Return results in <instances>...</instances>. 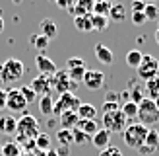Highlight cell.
<instances>
[{"instance_id": "d6986e66", "label": "cell", "mask_w": 159, "mask_h": 156, "mask_svg": "<svg viewBox=\"0 0 159 156\" xmlns=\"http://www.w3.org/2000/svg\"><path fill=\"white\" fill-rule=\"evenodd\" d=\"M16 123H18V119H16L14 115H0V133L2 135H14L16 133Z\"/></svg>"}, {"instance_id": "ba28073f", "label": "cell", "mask_w": 159, "mask_h": 156, "mask_svg": "<svg viewBox=\"0 0 159 156\" xmlns=\"http://www.w3.org/2000/svg\"><path fill=\"white\" fill-rule=\"evenodd\" d=\"M138 80H149L159 74V61L153 57V55H144L142 57V62L138 65Z\"/></svg>"}, {"instance_id": "e575fe53", "label": "cell", "mask_w": 159, "mask_h": 156, "mask_svg": "<svg viewBox=\"0 0 159 156\" xmlns=\"http://www.w3.org/2000/svg\"><path fill=\"white\" fill-rule=\"evenodd\" d=\"M109 10H111V4H109V2H105V0H97V2H95V6H93V12H91V14L105 16V18H107Z\"/></svg>"}, {"instance_id": "8d00e7d4", "label": "cell", "mask_w": 159, "mask_h": 156, "mask_svg": "<svg viewBox=\"0 0 159 156\" xmlns=\"http://www.w3.org/2000/svg\"><path fill=\"white\" fill-rule=\"evenodd\" d=\"M33 140H35V146H37V148H43V150H47V148L51 146V137L45 135V133H39Z\"/></svg>"}, {"instance_id": "4dcf8cb0", "label": "cell", "mask_w": 159, "mask_h": 156, "mask_svg": "<svg viewBox=\"0 0 159 156\" xmlns=\"http://www.w3.org/2000/svg\"><path fill=\"white\" fill-rule=\"evenodd\" d=\"M57 140L62 146L72 144V129H58L57 131Z\"/></svg>"}, {"instance_id": "836d02e7", "label": "cell", "mask_w": 159, "mask_h": 156, "mask_svg": "<svg viewBox=\"0 0 159 156\" xmlns=\"http://www.w3.org/2000/svg\"><path fill=\"white\" fill-rule=\"evenodd\" d=\"M89 140H91V137H87L85 133H82L80 129H76V127L72 129V143L74 144H87Z\"/></svg>"}, {"instance_id": "3957f363", "label": "cell", "mask_w": 159, "mask_h": 156, "mask_svg": "<svg viewBox=\"0 0 159 156\" xmlns=\"http://www.w3.org/2000/svg\"><path fill=\"white\" fill-rule=\"evenodd\" d=\"M136 121L146 125L149 129L152 125H157L159 123V109L155 107V101L153 100H148L144 98L138 104V115H136Z\"/></svg>"}, {"instance_id": "7bdbcfd3", "label": "cell", "mask_w": 159, "mask_h": 156, "mask_svg": "<svg viewBox=\"0 0 159 156\" xmlns=\"http://www.w3.org/2000/svg\"><path fill=\"white\" fill-rule=\"evenodd\" d=\"M105 101H111V104H118V105H120V96H118V92H115V90H107Z\"/></svg>"}, {"instance_id": "ffe728a7", "label": "cell", "mask_w": 159, "mask_h": 156, "mask_svg": "<svg viewBox=\"0 0 159 156\" xmlns=\"http://www.w3.org/2000/svg\"><path fill=\"white\" fill-rule=\"evenodd\" d=\"M107 18H109V22H116V23L124 22V18H126V8H124V4H118V2L111 4V10L107 14Z\"/></svg>"}, {"instance_id": "d6a6232c", "label": "cell", "mask_w": 159, "mask_h": 156, "mask_svg": "<svg viewBox=\"0 0 159 156\" xmlns=\"http://www.w3.org/2000/svg\"><path fill=\"white\" fill-rule=\"evenodd\" d=\"M144 16H146L148 22H155V20H159V8H157V4H146V8H144Z\"/></svg>"}, {"instance_id": "db71d44e", "label": "cell", "mask_w": 159, "mask_h": 156, "mask_svg": "<svg viewBox=\"0 0 159 156\" xmlns=\"http://www.w3.org/2000/svg\"><path fill=\"white\" fill-rule=\"evenodd\" d=\"M12 2H14V4H21V0H12Z\"/></svg>"}, {"instance_id": "4316f807", "label": "cell", "mask_w": 159, "mask_h": 156, "mask_svg": "<svg viewBox=\"0 0 159 156\" xmlns=\"http://www.w3.org/2000/svg\"><path fill=\"white\" fill-rule=\"evenodd\" d=\"M29 45L33 47V49H37V51H45L47 47H49V39L45 35H41V33H35V35L29 37Z\"/></svg>"}, {"instance_id": "277c9868", "label": "cell", "mask_w": 159, "mask_h": 156, "mask_svg": "<svg viewBox=\"0 0 159 156\" xmlns=\"http://www.w3.org/2000/svg\"><path fill=\"white\" fill-rule=\"evenodd\" d=\"M23 76V62L20 59H8L4 65H0V82H18Z\"/></svg>"}, {"instance_id": "30bf717a", "label": "cell", "mask_w": 159, "mask_h": 156, "mask_svg": "<svg viewBox=\"0 0 159 156\" xmlns=\"http://www.w3.org/2000/svg\"><path fill=\"white\" fill-rule=\"evenodd\" d=\"M105 80H107V76L101 72V70H85V74H84V84H85V88H89V90H101L103 86H105Z\"/></svg>"}, {"instance_id": "e0dca14e", "label": "cell", "mask_w": 159, "mask_h": 156, "mask_svg": "<svg viewBox=\"0 0 159 156\" xmlns=\"http://www.w3.org/2000/svg\"><path fill=\"white\" fill-rule=\"evenodd\" d=\"M76 129H80L82 133H85L87 137H93L95 133L101 129V123L97 119H80L78 125H76Z\"/></svg>"}, {"instance_id": "816d5d0a", "label": "cell", "mask_w": 159, "mask_h": 156, "mask_svg": "<svg viewBox=\"0 0 159 156\" xmlns=\"http://www.w3.org/2000/svg\"><path fill=\"white\" fill-rule=\"evenodd\" d=\"M146 2H148V4H155V2H157V0H146Z\"/></svg>"}, {"instance_id": "d590c367", "label": "cell", "mask_w": 159, "mask_h": 156, "mask_svg": "<svg viewBox=\"0 0 159 156\" xmlns=\"http://www.w3.org/2000/svg\"><path fill=\"white\" fill-rule=\"evenodd\" d=\"M2 154L4 156H20V144L10 140V143H6L2 146Z\"/></svg>"}, {"instance_id": "8fae6325", "label": "cell", "mask_w": 159, "mask_h": 156, "mask_svg": "<svg viewBox=\"0 0 159 156\" xmlns=\"http://www.w3.org/2000/svg\"><path fill=\"white\" fill-rule=\"evenodd\" d=\"M35 66L39 70V74H43V76H52L57 72V65L52 62V59L43 55V53H39L35 57Z\"/></svg>"}, {"instance_id": "cb8c5ba5", "label": "cell", "mask_w": 159, "mask_h": 156, "mask_svg": "<svg viewBox=\"0 0 159 156\" xmlns=\"http://www.w3.org/2000/svg\"><path fill=\"white\" fill-rule=\"evenodd\" d=\"M89 22H91V29L93 31H105L107 26H109V18L97 16V14H89Z\"/></svg>"}, {"instance_id": "d4e9b609", "label": "cell", "mask_w": 159, "mask_h": 156, "mask_svg": "<svg viewBox=\"0 0 159 156\" xmlns=\"http://www.w3.org/2000/svg\"><path fill=\"white\" fill-rule=\"evenodd\" d=\"M120 111L122 115L128 119V123L136 121V115H138V105L132 104V101H126V104H120Z\"/></svg>"}, {"instance_id": "ee69618b", "label": "cell", "mask_w": 159, "mask_h": 156, "mask_svg": "<svg viewBox=\"0 0 159 156\" xmlns=\"http://www.w3.org/2000/svg\"><path fill=\"white\" fill-rule=\"evenodd\" d=\"M52 2L57 4L58 8H62V10H68L70 12V10H72V6L76 4V0H52Z\"/></svg>"}, {"instance_id": "8992f818", "label": "cell", "mask_w": 159, "mask_h": 156, "mask_svg": "<svg viewBox=\"0 0 159 156\" xmlns=\"http://www.w3.org/2000/svg\"><path fill=\"white\" fill-rule=\"evenodd\" d=\"M80 105H82V101H80V98L76 96L74 92H64V94H60V96H58L57 101H54L52 113L54 115H60V113H64V111H76Z\"/></svg>"}, {"instance_id": "6da1fadb", "label": "cell", "mask_w": 159, "mask_h": 156, "mask_svg": "<svg viewBox=\"0 0 159 156\" xmlns=\"http://www.w3.org/2000/svg\"><path fill=\"white\" fill-rule=\"evenodd\" d=\"M146 135H148V127H146V125H142V123H138V121L128 123V125H126V129L122 131V139H124L126 146L134 148V150H138V148L144 144Z\"/></svg>"}, {"instance_id": "f5cc1de1", "label": "cell", "mask_w": 159, "mask_h": 156, "mask_svg": "<svg viewBox=\"0 0 159 156\" xmlns=\"http://www.w3.org/2000/svg\"><path fill=\"white\" fill-rule=\"evenodd\" d=\"M155 107H157V109H159V98H157V100H155Z\"/></svg>"}, {"instance_id": "60d3db41", "label": "cell", "mask_w": 159, "mask_h": 156, "mask_svg": "<svg viewBox=\"0 0 159 156\" xmlns=\"http://www.w3.org/2000/svg\"><path fill=\"white\" fill-rule=\"evenodd\" d=\"M78 66H85L84 59H80V57H70V59L66 61V70H70V68H78Z\"/></svg>"}, {"instance_id": "ab89813d", "label": "cell", "mask_w": 159, "mask_h": 156, "mask_svg": "<svg viewBox=\"0 0 159 156\" xmlns=\"http://www.w3.org/2000/svg\"><path fill=\"white\" fill-rule=\"evenodd\" d=\"M130 20H132L134 26H144V23L148 22L146 16H144V12H132L130 14Z\"/></svg>"}, {"instance_id": "b9f144b4", "label": "cell", "mask_w": 159, "mask_h": 156, "mask_svg": "<svg viewBox=\"0 0 159 156\" xmlns=\"http://www.w3.org/2000/svg\"><path fill=\"white\" fill-rule=\"evenodd\" d=\"M146 0H132L130 2V14L132 12H144V8H146Z\"/></svg>"}, {"instance_id": "5b68a950", "label": "cell", "mask_w": 159, "mask_h": 156, "mask_svg": "<svg viewBox=\"0 0 159 156\" xmlns=\"http://www.w3.org/2000/svg\"><path fill=\"white\" fill-rule=\"evenodd\" d=\"M101 125H103V129H107V131L111 133V135H113V133H120V135H122V131L126 129V125H128V119L122 115L120 107H118L116 111L103 113V121H101Z\"/></svg>"}, {"instance_id": "484cf974", "label": "cell", "mask_w": 159, "mask_h": 156, "mask_svg": "<svg viewBox=\"0 0 159 156\" xmlns=\"http://www.w3.org/2000/svg\"><path fill=\"white\" fill-rule=\"evenodd\" d=\"M128 92H130V101H132V104H136V105H138L140 101L146 98V96H144V90H142L140 86H138V82H136V80H132V82H130Z\"/></svg>"}, {"instance_id": "83f0119b", "label": "cell", "mask_w": 159, "mask_h": 156, "mask_svg": "<svg viewBox=\"0 0 159 156\" xmlns=\"http://www.w3.org/2000/svg\"><path fill=\"white\" fill-rule=\"evenodd\" d=\"M142 57H144V53L140 49H130L126 53V65L132 66V68H138V65L142 62Z\"/></svg>"}, {"instance_id": "f35d334b", "label": "cell", "mask_w": 159, "mask_h": 156, "mask_svg": "<svg viewBox=\"0 0 159 156\" xmlns=\"http://www.w3.org/2000/svg\"><path fill=\"white\" fill-rule=\"evenodd\" d=\"M99 156H124L122 150L118 146H113V144H109L107 148H103V150L99 152Z\"/></svg>"}, {"instance_id": "bcb514c9", "label": "cell", "mask_w": 159, "mask_h": 156, "mask_svg": "<svg viewBox=\"0 0 159 156\" xmlns=\"http://www.w3.org/2000/svg\"><path fill=\"white\" fill-rule=\"evenodd\" d=\"M6 109V90L0 88V111Z\"/></svg>"}, {"instance_id": "f546056e", "label": "cell", "mask_w": 159, "mask_h": 156, "mask_svg": "<svg viewBox=\"0 0 159 156\" xmlns=\"http://www.w3.org/2000/svg\"><path fill=\"white\" fill-rule=\"evenodd\" d=\"M144 144L149 146V148H153V150H157V144H159V133H157V129H153V127L148 129V135H146Z\"/></svg>"}, {"instance_id": "44dd1931", "label": "cell", "mask_w": 159, "mask_h": 156, "mask_svg": "<svg viewBox=\"0 0 159 156\" xmlns=\"http://www.w3.org/2000/svg\"><path fill=\"white\" fill-rule=\"evenodd\" d=\"M97 111L99 109L93 104H82L76 109V115H78V119H97Z\"/></svg>"}, {"instance_id": "ac0fdd59", "label": "cell", "mask_w": 159, "mask_h": 156, "mask_svg": "<svg viewBox=\"0 0 159 156\" xmlns=\"http://www.w3.org/2000/svg\"><path fill=\"white\" fill-rule=\"evenodd\" d=\"M144 92H146L144 96H146L148 100H153V101H155V100L159 98V74L144 82Z\"/></svg>"}, {"instance_id": "7a4b0ae2", "label": "cell", "mask_w": 159, "mask_h": 156, "mask_svg": "<svg viewBox=\"0 0 159 156\" xmlns=\"http://www.w3.org/2000/svg\"><path fill=\"white\" fill-rule=\"evenodd\" d=\"M16 133H18V140L25 143V140H33L39 135V123L33 115L23 113L21 119H18L16 123Z\"/></svg>"}, {"instance_id": "4fadbf2b", "label": "cell", "mask_w": 159, "mask_h": 156, "mask_svg": "<svg viewBox=\"0 0 159 156\" xmlns=\"http://www.w3.org/2000/svg\"><path fill=\"white\" fill-rule=\"evenodd\" d=\"M39 33L45 35L49 41H51V39H54V37L58 35V26H57V22L51 20V18L41 20V23H39Z\"/></svg>"}, {"instance_id": "681fc988", "label": "cell", "mask_w": 159, "mask_h": 156, "mask_svg": "<svg viewBox=\"0 0 159 156\" xmlns=\"http://www.w3.org/2000/svg\"><path fill=\"white\" fill-rule=\"evenodd\" d=\"M4 31V20H2V16H0V33Z\"/></svg>"}, {"instance_id": "f6af8a7d", "label": "cell", "mask_w": 159, "mask_h": 156, "mask_svg": "<svg viewBox=\"0 0 159 156\" xmlns=\"http://www.w3.org/2000/svg\"><path fill=\"white\" fill-rule=\"evenodd\" d=\"M120 107L118 104H111V101H103V113H111V111H116V109Z\"/></svg>"}, {"instance_id": "603a6c76", "label": "cell", "mask_w": 159, "mask_h": 156, "mask_svg": "<svg viewBox=\"0 0 159 156\" xmlns=\"http://www.w3.org/2000/svg\"><path fill=\"white\" fill-rule=\"evenodd\" d=\"M52 105H54V100H52L51 94L39 96V111L43 115H52Z\"/></svg>"}, {"instance_id": "9f6ffc18", "label": "cell", "mask_w": 159, "mask_h": 156, "mask_svg": "<svg viewBox=\"0 0 159 156\" xmlns=\"http://www.w3.org/2000/svg\"><path fill=\"white\" fill-rule=\"evenodd\" d=\"M157 150H159V144H157Z\"/></svg>"}, {"instance_id": "52a82bcc", "label": "cell", "mask_w": 159, "mask_h": 156, "mask_svg": "<svg viewBox=\"0 0 159 156\" xmlns=\"http://www.w3.org/2000/svg\"><path fill=\"white\" fill-rule=\"evenodd\" d=\"M49 86H51V92L57 90L58 94H64V92H74L78 84L68 78L66 70H57L52 76H49Z\"/></svg>"}, {"instance_id": "7dc6e473", "label": "cell", "mask_w": 159, "mask_h": 156, "mask_svg": "<svg viewBox=\"0 0 159 156\" xmlns=\"http://www.w3.org/2000/svg\"><path fill=\"white\" fill-rule=\"evenodd\" d=\"M118 96H120V104H126V101H130V92H128V90L118 92Z\"/></svg>"}, {"instance_id": "7c38bea8", "label": "cell", "mask_w": 159, "mask_h": 156, "mask_svg": "<svg viewBox=\"0 0 159 156\" xmlns=\"http://www.w3.org/2000/svg\"><path fill=\"white\" fill-rule=\"evenodd\" d=\"M93 53H95V59H97V61L101 62V65H105V66L113 65V61H115V55H113V51H111L107 45L97 43V45H95V49H93Z\"/></svg>"}, {"instance_id": "11a10c76", "label": "cell", "mask_w": 159, "mask_h": 156, "mask_svg": "<svg viewBox=\"0 0 159 156\" xmlns=\"http://www.w3.org/2000/svg\"><path fill=\"white\" fill-rule=\"evenodd\" d=\"M105 2H109V4H115V0H105Z\"/></svg>"}, {"instance_id": "1f68e13d", "label": "cell", "mask_w": 159, "mask_h": 156, "mask_svg": "<svg viewBox=\"0 0 159 156\" xmlns=\"http://www.w3.org/2000/svg\"><path fill=\"white\" fill-rule=\"evenodd\" d=\"M85 66H78V68H70V70H66V72H68V78H70V80H72V82H82L84 80V74H85Z\"/></svg>"}, {"instance_id": "9a60e30c", "label": "cell", "mask_w": 159, "mask_h": 156, "mask_svg": "<svg viewBox=\"0 0 159 156\" xmlns=\"http://www.w3.org/2000/svg\"><path fill=\"white\" fill-rule=\"evenodd\" d=\"M95 2H97V0H76V4L72 6L70 12L74 14V18H76V16H89L93 12Z\"/></svg>"}, {"instance_id": "2e32d148", "label": "cell", "mask_w": 159, "mask_h": 156, "mask_svg": "<svg viewBox=\"0 0 159 156\" xmlns=\"http://www.w3.org/2000/svg\"><path fill=\"white\" fill-rule=\"evenodd\" d=\"M89 143L95 146V148H99V150H103V148H107L109 144H111V133L107 131V129H99L97 133H95V135L91 137V140Z\"/></svg>"}, {"instance_id": "f907efd6", "label": "cell", "mask_w": 159, "mask_h": 156, "mask_svg": "<svg viewBox=\"0 0 159 156\" xmlns=\"http://www.w3.org/2000/svg\"><path fill=\"white\" fill-rule=\"evenodd\" d=\"M155 43H157V45H159V27H157V29H155Z\"/></svg>"}, {"instance_id": "74e56055", "label": "cell", "mask_w": 159, "mask_h": 156, "mask_svg": "<svg viewBox=\"0 0 159 156\" xmlns=\"http://www.w3.org/2000/svg\"><path fill=\"white\" fill-rule=\"evenodd\" d=\"M20 92H21V96H23V100L27 101V105L31 104V101H35V100H37V94H35L33 90H31L29 86H23V88H20Z\"/></svg>"}, {"instance_id": "5bb4252c", "label": "cell", "mask_w": 159, "mask_h": 156, "mask_svg": "<svg viewBox=\"0 0 159 156\" xmlns=\"http://www.w3.org/2000/svg\"><path fill=\"white\" fill-rule=\"evenodd\" d=\"M29 88L33 90L37 96H45V94H51V86H49V76L39 74L33 78V82L29 84Z\"/></svg>"}, {"instance_id": "9c48e42d", "label": "cell", "mask_w": 159, "mask_h": 156, "mask_svg": "<svg viewBox=\"0 0 159 156\" xmlns=\"http://www.w3.org/2000/svg\"><path fill=\"white\" fill-rule=\"evenodd\" d=\"M6 109L10 111H18V113H27V101L23 100L20 88H12L6 90Z\"/></svg>"}, {"instance_id": "7402d4cb", "label": "cell", "mask_w": 159, "mask_h": 156, "mask_svg": "<svg viewBox=\"0 0 159 156\" xmlns=\"http://www.w3.org/2000/svg\"><path fill=\"white\" fill-rule=\"evenodd\" d=\"M58 119H60V125H62V129H74L76 125H78V115L76 111H64V113H60L58 115Z\"/></svg>"}, {"instance_id": "c3c4849f", "label": "cell", "mask_w": 159, "mask_h": 156, "mask_svg": "<svg viewBox=\"0 0 159 156\" xmlns=\"http://www.w3.org/2000/svg\"><path fill=\"white\" fill-rule=\"evenodd\" d=\"M138 152L144 154V156H148V154H152V152H155V150H153V148H149V146H146V144H142V146L138 148Z\"/></svg>"}, {"instance_id": "f1b7e54d", "label": "cell", "mask_w": 159, "mask_h": 156, "mask_svg": "<svg viewBox=\"0 0 159 156\" xmlns=\"http://www.w3.org/2000/svg\"><path fill=\"white\" fill-rule=\"evenodd\" d=\"M74 26L78 31H84V33H89L91 29V22H89V16H76L74 18Z\"/></svg>"}]
</instances>
